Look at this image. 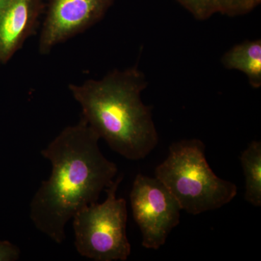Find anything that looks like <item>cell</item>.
<instances>
[{
  "mask_svg": "<svg viewBox=\"0 0 261 261\" xmlns=\"http://www.w3.org/2000/svg\"><path fill=\"white\" fill-rule=\"evenodd\" d=\"M97 134L85 120L67 126L41 151L51 165L30 203V219L37 229L57 244L65 239V226L114 181L116 163L106 159Z\"/></svg>",
  "mask_w": 261,
  "mask_h": 261,
  "instance_id": "6da1fadb",
  "label": "cell"
},
{
  "mask_svg": "<svg viewBox=\"0 0 261 261\" xmlns=\"http://www.w3.org/2000/svg\"><path fill=\"white\" fill-rule=\"evenodd\" d=\"M148 82L137 65L115 69L101 80L70 84V93L82 108V118L110 148L129 161L145 159L159 136L152 108L142 101Z\"/></svg>",
  "mask_w": 261,
  "mask_h": 261,
  "instance_id": "7a4b0ae2",
  "label": "cell"
},
{
  "mask_svg": "<svg viewBox=\"0 0 261 261\" xmlns=\"http://www.w3.org/2000/svg\"><path fill=\"white\" fill-rule=\"evenodd\" d=\"M154 176L167 187L181 210L194 216L221 208L238 195L233 182L219 177L211 169L205 144L198 139L171 144Z\"/></svg>",
  "mask_w": 261,
  "mask_h": 261,
  "instance_id": "3957f363",
  "label": "cell"
},
{
  "mask_svg": "<svg viewBox=\"0 0 261 261\" xmlns=\"http://www.w3.org/2000/svg\"><path fill=\"white\" fill-rule=\"evenodd\" d=\"M123 178L120 174L105 190L104 202L84 207L72 219L75 249L82 256L95 261H126L129 257L126 201L116 197Z\"/></svg>",
  "mask_w": 261,
  "mask_h": 261,
  "instance_id": "277c9868",
  "label": "cell"
},
{
  "mask_svg": "<svg viewBox=\"0 0 261 261\" xmlns=\"http://www.w3.org/2000/svg\"><path fill=\"white\" fill-rule=\"evenodd\" d=\"M132 214L142 234V245L159 250L180 223L178 201L159 178L138 173L130 192Z\"/></svg>",
  "mask_w": 261,
  "mask_h": 261,
  "instance_id": "5b68a950",
  "label": "cell"
},
{
  "mask_svg": "<svg viewBox=\"0 0 261 261\" xmlns=\"http://www.w3.org/2000/svg\"><path fill=\"white\" fill-rule=\"evenodd\" d=\"M116 0H49L39 40L41 55L100 21Z\"/></svg>",
  "mask_w": 261,
  "mask_h": 261,
  "instance_id": "8992f818",
  "label": "cell"
},
{
  "mask_svg": "<svg viewBox=\"0 0 261 261\" xmlns=\"http://www.w3.org/2000/svg\"><path fill=\"white\" fill-rule=\"evenodd\" d=\"M43 0H13L0 12V63L10 61L35 32Z\"/></svg>",
  "mask_w": 261,
  "mask_h": 261,
  "instance_id": "52a82bcc",
  "label": "cell"
},
{
  "mask_svg": "<svg viewBox=\"0 0 261 261\" xmlns=\"http://www.w3.org/2000/svg\"><path fill=\"white\" fill-rule=\"evenodd\" d=\"M228 70H236L246 75L253 89L261 87V40H246L228 49L221 58Z\"/></svg>",
  "mask_w": 261,
  "mask_h": 261,
  "instance_id": "ba28073f",
  "label": "cell"
},
{
  "mask_svg": "<svg viewBox=\"0 0 261 261\" xmlns=\"http://www.w3.org/2000/svg\"><path fill=\"white\" fill-rule=\"evenodd\" d=\"M196 19L206 20L216 14L241 16L253 11L261 0H174Z\"/></svg>",
  "mask_w": 261,
  "mask_h": 261,
  "instance_id": "9c48e42d",
  "label": "cell"
},
{
  "mask_svg": "<svg viewBox=\"0 0 261 261\" xmlns=\"http://www.w3.org/2000/svg\"><path fill=\"white\" fill-rule=\"evenodd\" d=\"M245 179V200L255 206H261V142L253 140L240 155Z\"/></svg>",
  "mask_w": 261,
  "mask_h": 261,
  "instance_id": "30bf717a",
  "label": "cell"
},
{
  "mask_svg": "<svg viewBox=\"0 0 261 261\" xmlns=\"http://www.w3.org/2000/svg\"><path fill=\"white\" fill-rule=\"evenodd\" d=\"M20 250L8 241L0 240V261H15L20 258Z\"/></svg>",
  "mask_w": 261,
  "mask_h": 261,
  "instance_id": "8fae6325",
  "label": "cell"
},
{
  "mask_svg": "<svg viewBox=\"0 0 261 261\" xmlns=\"http://www.w3.org/2000/svg\"><path fill=\"white\" fill-rule=\"evenodd\" d=\"M13 0H0V12L8 6Z\"/></svg>",
  "mask_w": 261,
  "mask_h": 261,
  "instance_id": "7c38bea8",
  "label": "cell"
}]
</instances>
